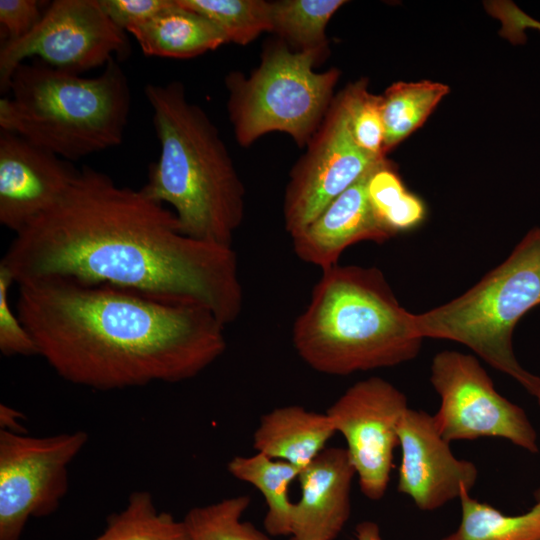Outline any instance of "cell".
I'll list each match as a JSON object with an SVG mask.
<instances>
[{
	"label": "cell",
	"mask_w": 540,
	"mask_h": 540,
	"mask_svg": "<svg viewBox=\"0 0 540 540\" xmlns=\"http://www.w3.org/2000/svg\"><path fill=\"white\" fill-rule=\"evenodd\" d=\"M0 265L16 284L62 277L109 285L204 307L225 326L243 305L232 247L185 236L173 211L89 166L51 209L15 234Z\"/></svg>",
	"instance_id": "1"
},
{
	"label": "cell",
	"mask_w": 540,
	"mask_h": 540,
	"mask_svg": "<svg viewBox=\"0 0 540 540\" xmlns=\"http://www.w3.org/2000/svg\"><path fill=\"white\" fill-rule=\"evenodd\" d=\"M18 285L15 311L41 356L74 385L98 391L189 380L225 352L208 309L62 277Z\"/></svg>",
	"instance_id": "2"
},
{
	"label": "cell",
	"mask_w": 540,
	"mask_h": 540,
	"mask_svg": "<svg viewBox=\"0 0 540 540\" xmlns=\"http://www.w3.org/2000/svg\"><path fill=\"white\" fill-rule=\"evenodd\" d=\"M160 144L140 190L169 204L182 234L232 247L245 211V188L218 129L190 102L181 82L145 86Z\"/></svg>",
	"instance_id": "3"
},
{
	"label": "cell",
	"mask_w": 540,
	"mask_h": 540,
	"mask_svg": "<svg viewBox=\"0 0 540 540\" xmlns=\"http://www.w3.org/2000/svg\"><path fill=\"white\" fill-rule=\"evenodd\" d=\"M422 340L414 314L400 305L382 271L357 265L322 270L292 327L299 357L315 371L335 376L410 361Z\"/></svg>",
	"instance_id": "4"
},
{
	"label": "cell",
	"mask_w": 540,
	"mask_h": 540,
	"mask_svg": "<svg viewBox=\"0 0 540 540\" xmlns=\"http://www.w3.org/2000/svg\"><path fill=\"white\" fill-rule=\"evenodd\" d=\"M10 98L0 100V127L67 160L118 146L131 93L117 59L96 77L54 68L38 59L13 72Z\"/></svg>",
	"instance_id": "5"
},
{
	"label": "cell",
	"mask_w": 540,
	"mask_h": 540,
	"mask_svg": "<svg viewBox=\"0 0 540 540\" xmlns=\"http://www.w3.org/2000/svg\"><path fill=\"white\" fill-rule=\"evenodd\" d=\"M539 304L540 227H535L500 265L469 290L414 314V326L422 339H446L465 345L534 396L540 377L518 362L513 332L518 321Z\"/></svg>",
	"instance_id": "6"
},
{
	"label": "cell",
	"mask_w": 540,
	"mask_h": 540,
	"mask_svg": "<svg viewBox=\"0 0 540 540\" xmlns=\"http://www.w3.org/2000/svg\"><path fill=\"white\" fill-rule=\"evenodd\" d=\"M321 55L292 51L283 40L270 42L259 66L247 77L231 72L225 78L227 110L236 141L248 147L274 131L307 146L334 99L337 68L314 71Z\"/></svg>",
	"instance_id": "7"
},
{
	"label": "cell",
	"mask_w": 540,
	"mask_h": 540,
	"mask_svg": "<svg viewBox=\"0 0 540 540\" xmlns=\"http://www.w3.org/2000/svg\"><path fill=\"white\" fill-rule=\"evenodd\" d=\"M127 32L116 26L99 0H54L35 28L0 48V91L8 92L15 69L26 58L80 74L130 53Z\"/></svg>",
	"instance_id": "8"
},
{
	"label": "cell",
	"mask_w": 540,
	"mask_h": 540,
	"mask_svg": "<svg viewBox=\"0 0 540 540\" xmlns=\"http://www.w3.org/2000/svg\"><path fill=\"white\" fill-rule=\"evenodd\" d=\"M87 442L83 430L42 437L0 430V540H20L30 518L58 509Z\"/></svg>",
	"instance_id": "9"
},
{
	"label": "cell",
	"mask_w": 540,
	"mask_h": 540,
	"mask_svg": "<svg viewBox=\"0 0 540 540\" xmlns=\"http://www.w3.org/2000/svg\"><path fill=\"white\" fill-rule=\"evenodd\" d=\"M430 381L441 399L433 419L447 442L499 437L530 453L539 452L536 430L525 411L497 392L473 355L437 353Z\"/></svg>",
	"instance_id": "10"
},
{
	"label": "cell",
	"mask_w": 540,
	"mask_h": 540,
	"mask_svg": "<svg viewBox=\"0 0 540 540\" xmlns=\"http://www.w3.org/2000/svg\"><path fill=\"white\" fill-rule=\"evenodd\" d=\"M386 159L372 156L357 145L339 92L289 174L283 201L286 232L292 236L304 229L334 199Z\"/></svg>",
	"instance_id": "11"
},
{
	"label": "cell",
	"mask_w": 540,
	"mask_h": 540,
	"mask_svg": "<svg viewBox=\"0 0 540 540\" xmlns=\"http://www.w3.org/2000/svg\"><path fill=\"white\" fill-rule=\"evenodd\" d=\"M406 396L389 381L370 377L349 387L326 411L345 438L360 490L371 500L384 497L399 445L398 424Z\"/></svg>",
	"instance_id": "12"
},
{
	"label": "cell",
	"mask_w": 540,
	"mask_h": 540,
	"mask_svg": "<svg viewBox=\"0 0 540 540\" xmlns=\"http://www.w3.org/2000/svg\"><path fill=\"white\" fill-rule=\"evenodd\" d=\"M402 459L397 490L423 511L436 510L474 487L478 470L458 459L439 433L433 415L408 408L397 428Z\"/></svg>",
	"instance_id": "13"
},
{
	"label": "cell",
	"mask_w": 540,
	"mask_h": 540,
	"mask_svg": "<svg viewBox=\"0 0 540 540\" xmlns=\"http://www.w3.org/2000/svg\"><path fill=\"white\" fill-rule=\"evenodd\" d=\"M80 169L23 137L0 131V224L14 232L51 209Z\"/></svg>",
	"instance_id": "14"
},
{
	"label": "cell",
	"mask_w": 540,
	"mask_h": 540,
	"mask_svg": "<svg viewBox=\"0 0 540 540\" xmlns=\"http://www.w3.org/2000/svg\"><path fill=\"white\" fill-rule=\"evenodd\" d=\"M375 168L334 199L309 225L291 236L293 250L300 260L325 270L337 265L342 253L355 243L381 244L394 237L378 218L368 198L367 182Z\"/></svg>",
	"instance_id": "15"
},
{
	"label": "cell",
	"mask_w": 540,
	"mask_h": 540,
	"mask_svg": "<svg viewBox=\"0 0 540 540\" xmlns=\"http://www.w3.org/2000/svg\"><path fill=\"white\" fill-rule=\"evenodd\" d=\"M356 476L346 448L327 447L299 473L301 494L294 503L291 537L335 540L351 514Z\"/></svg>",
	"instance_id": "16"
},
{
	"label": "cell",
	"mask_w": 540,
	"mask_h": 540,
	"mask_svg": "<svg viewBox=\"0 0 540 540\" xmlns=\"http://www.w3.org/2000/svg\"><path fill=\"white\" fill-rule=\"evenodd\" d=\"M335 433L327 413L309 411L300 405L282 406L261 416L253 433V448L301 471L327 448Z\"/></svg>",
	"instance_id": "17"
},
{
	"label": "cell",
	"mask_w": 540,
	"mask_h": 540,
	"mask_svg": "<svg viewBox=\"0 0 540 540\" xmlns=\"http://www.w3.org/2000/svg\"><path fill=\"white\" fill-rule=\"evenodd\" d=\"M128 33L146 56L153 57L188 59L228 43L211 21L176 0L171 7Z\"/></svg>",
	"instance_id": "18"
},
{
	"label": "cell",
	"mask_w": 540,
	"mask_h": 540,
	"mask_svg": "<svg viewBox=\"0 0 540 540\" xmlns=\"http://www.w3.org/2000/svg\"><path fill=\"white\" fill-rule=\"evenodd\" d=\"M228 472L237 480L254 486L264 497L267 511L266 533L272 537L291 535L294 503L289 498L290 484L299 476L295 466L256 452L233 457L227 463Z\"/></svg>",
	"instance_id": "19"
},
{
	"label": "cell",
	"mask_w": 540,
	"mask_h": 540,
	"mask_svg": "<svg viewBox=\"0 0 540 540\" xmlns=\"http://www.w3.org/2000/svg\"><path fill=\"white\" fill-rule=\"evenodd\" d=\"M448 92V86L428 80L390 85L381 95L385 154L417 130Z\"/></svg>",
	"instance_id": "20"
},
{
	"label": "cell",
	"mask_w": 540,
	"mask_h": 540,
	"mask_svg": "<svg viewBox=\"0 0 540 540\" xmlns=\"http://www.w3.org/2000/svg\"><path fill=\"white\" fill-rule=\"evenodd\" d=\"M347 1L279 0L270 2L272 32L296 51L328 52L326 28L331 17Z\"/></svg>",
	"instance_id": "21"
},
{
	"label": "cell",
	"mask_w": 540,
	"mask_h": 540,
	"mask_svg": "<svg viewBox=\"0 0 540 540\" xmlns=\"http://www.w3.org/2000/svg\"><path fill=\"white\" fill-rule=\"evenodd\" d=\"M463 490L459 500L461 521L442 540H540V501L527 512L510 516Z\"/></svg>",
	"instance_id": "22"
},
{
	"label": "cell",
	"mask_w": 540,
	"mask_h": 540,
	"mask_svg": "<svg viewBox=\"0 0 540 540\" xmlns=\"http://www.w3.org/2000/svg\"><path fill=\"white\" fill-rule=\"evenodd\" d=\"M93 540H189L183 520L158 511L152 494L134 491L125 507L107 518L104 531Z\"/></svg>",
	"instance_id": "23"
},
{
	"label": "cell",
	"mask_w": 540,
	"mask_h": 540,
	"mask_svg": "<svg viewBox=\"0 0 540 540\" xmlns=\"http://www.w3.org/2000/svg\"><path fill=\"white\" fill-rule=\"evenodd\" d=\"M367 193L376 215L394 236L415 229L425 218L423 201L405 187L388 159L371 172Z\"/></svg>",
	"instance_id": "24"
},
{
	"label": "cell",
	"mask_w": 540,
	"mask_h": 540,
	"mask_svg": "<svg viewBox=\"0 0 540 540\" xmlns=\"http://www.w3.org/2000/svg\"><path fill=\"white\" fill-rule=\"evenodd\" d=\"M250 502V496L241 494L190 509L183 518L189 540H273L242 520Z\"/></svg>",
	"instance_id": "25"
},
{
	"label": "cell",
	"mask_w": 540,
	"mask_h": 540,
	"mask_svg": "<svg viewBox=\"0 0 540 540\" xmlns=\"http://www.w3.org/2000/svg\"><path fill=\"white\" fill-rule=\"evenodd\" d=\"M211 21L228 42L247 45L272 32L271 4L264 0H176Z\"/></svg>",
	"instance_id": "26"
},
{
	"label": "cell",
	"mask_w": 540,
	"mask_h": 540,
	"mask_svg": "<svg viewBox=\"0 0 540 540\" xmlns=\"http://www.w3.org/2000/svg\"><path fill=\"white\" fill-rule=\"evenodd\" d=\"M341 92L349 127L357 145L372 156L386 157L381 96L368 90V81L365 78L348 84Z\"/></svg>",
	"instance_id": "27"
},
{
	"label": "cell",
	"mask_w": 540,
	"mask_h": 540,
	"mask_svg": "<svg viewBox=\"0 0 540 540\" xmlns=\"http://www.w3.org/2000/svg\"><path fill=\"white\" fill-rule=\"evenodd\" d=\"M15 283L0 265V351L4 356L37 355L35 342L9 303V288Z\"/></svg>",
	"instance_id": "28"
},
{
	"label": "cell",
	"mask_w": 540,
	"mask_h": 540,
	"mask_svg": "<svg viewBox=\"0 0 540 540\" xmlns=\"http://www.w3.org/2000/svg\"><path fill=\"white\" fill-rule=\"evenodd\" d=\"M113 23L128 32L174 4V0H99Z\"/></svg>",
	"instance_id": "29"
},
{
	"label": "cell",
	"mask_w": 540,
	"mask_h": 540,
	"mask_svg": "<svg viewBox=\"0 0 540 540\" xmlns=\"http://www.w3.org/2000/svg\"><path fill=\"white\" fill-rule=\"evenodd\" d=\"M43 2L36 0H0V24L5 33L4 41L18 40L41 20Z\"/></svg>",
	"instance_id": "30"
},
{
	"label": "cell",
	"mask_w": 540,
	"mask_h": 540,
	"mask_svg": "<svg viewBox=\"0 0 540 540\" xmlns=\"http://www.w3.org/2000/svg\"><path fill=\"white\" fill-rule=\"evenodd\" d=\"M24 420L25 415L20 411L6 404L0 405L1 430L14 433H25L23 425Z\"/></svg>",
	"instance_id": "31"
},
{
	"label": "cell",
	"mask_w": 540,
	"mask_h": 540,
	"mask_svg": "<svg viewBox=\"0 0 540 540\" xmlns=\"http://www.w3.org/2000/svg\"><path fill=\"white\" fill-rule=\"evenodd\" d=\"M355 536V540H382L378 525L371 521L358 524Z\"/></svg>",
	"instance_id": "32"
},
{
	"label": "cell",
	"mask_w": 540,
	"mask_h": 540,
	"mask_svg": "<svg viewBox=\"0 0 540 540\" xmlns=\"http://www.w3.org/2000/svg\"><path fill=\"white\" fill-rule=\"evenodd\" d=\"M523 25L540 30V23L536 22L533 19L528 18L527 16H525L523 19Z\"/></svg>",
	"instance_id": "33"
},
{
	"label": "cell",
	"mask_w": 540,
	"mask_h": 540,
	"mask_svg": "<svg viewBox=\"0 0 540 540\" xmlns=\"http://www.w3.org/2000/svg\"><path fill=\"white\" fill-rule=\"evenodd\" d=\"M534 396L537 398V401H538V403L540 405V381H539V385H538V388H537Z\"/></svg>",
	"instance_id": "34"
},
{
	"label": "cell",
	"mask_w": 540,
	"mask_h": 540,
	"mask_svg": "<svg viewBox=\"0 0 540 540\" xmlns=\"http://www.w3.org/2000/svg\"><path fill=\"white\" fill-rule=\"evenodd\" d=\"M534 497L536 501H540V487L535 491Z\"/></svg>",
	"instance_id": "35"
},
{
	"label": "cell",
	"mask_w": 540,
	"mask_h": 540,
	"mask_svg": "<svg viewBox=\"0 0 540 540\" xmlns=\"http://www.w3.org/2000/svg\"><path fill=\"white\" fill-rule=\"evenodd\" d=\"M290 540H295V539L291 537V539H290Z\"/></svg>",
	"instance_id": "36"
}]
</instances>
